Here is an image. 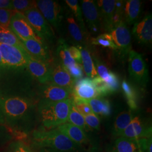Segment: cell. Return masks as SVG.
<instances>
[{
    "label": "cell",
    "mask_w": 152,
    "mask_h": 152,
    "mask_svg": "<svg viewBox=\"0 0 152 152\" xmlns=\"http://www.w3.org/2000/svg\"><path fill=\"white\" fill-rule=\"evenodd\" d=\"M92 81L100 97H103L112 94L108 86L99 76H96V77L93 78Z\"/></svg>",
    "instance_id": "35"
},
{
    "label": "cell",
    "mask_w": 152,
    "mask_h": 152,
    "mask_svg": "<svg viewBox=\"0 0 152 152\" xmlns=\"http://www.w3.org/2000/svg\"><path fill=\"white\" fill-rule=\"evenodd\" d=\"M41 94V100L49 102H60L71 99L73 92L65 88L48 84L42 87Z\"/></svg>",
    "instance_id": "20"
},
{
    "label": "cell",
    "mask_w": 152,
    "mask_h": 152,
    "mask_svg": "<svg viewBox=\"0 0 152 152\" xmlns=\"http://www.w3.org/2000/svg\"><path fill=\"white\" fill-rule=\"evenodd\" d=\"M11 1L12 10L21 13L37 7L36 1H34L12 0Z\"/></svg>",
    "instance_id": "33"
},
{
    "label": "cell",
    "mask_w": 152,
    "mask_h": 152,
    "mask_svg": "<svg viewBox=\"0 0 152 152\" xmlns=\"http://www.w3.org/2000/svg\"><path fill=\"white\" fill-rule=\"evenodd\" d=\"M33 107L32 101L28 98L0 96V110L5 122L14 127L27 118Z\"/></svg>",
    "instance_id": "3"
},
{
    "label": "cell",
    "mask_w": 152,
    "mask_h": 152,
    "mask_svg": "<svg viewBox=\"0 0 152 152\" xmlns=\"http://www.w3.org/2000/svg\"><path fill=\"white\" fill-rule=\"evenodd\" d=\"M85 123L88 129H92L99 130L100 129V121L99 116L92 113L83 116Z\"/></svg>",
    "instance_id": "37"
},
{
    "label": "cell",
    "mask_w": 152,
    "mask_h": 152,
    "mask_svg": "<svg viewBox=\"0 0 152 152\" xmlns=\"http://www.w3.org/2000/svg\"><path fill=\"white\" fill-rule=\"evenodd\" d=\"M23 14L39 38L42 41L53 39L54 33L52 28L37 7L27 10Z\"/></svg>",
    "instance_id": "4"
},
{
    "label": "cell",
    "mask_w": 152,
    "mask_h": 152,
    "mask_svg": "<svg viewBox=\"0 0 152 152\" xmlns=\"http://www.w3.org/2000/svg\"><path fill=\"white\" fill-rule=\"evenodd\" d=\"M73 96L88 101L100 97L92 79L83 78L76 81L73 89Z\"/></svg>",
    "instance_id": "15"
},
{
    "label": "cell",
    "mask_w": 152,
    "mask_h": 152,
    "mask_svg": "<svg viewBox=\"0 0 152 152\" xmlns=\"http://www.w3.org/2000/svg\"><path fill=\"white\" fill-rule=\"evenodd\" d=\"M68 50L69 51L71 57L76 63L82 65L81 54L79 49L75 46H69Z\"/></svg>",
    "instance_id": "40"
},
{
    "label": "cell",
    "mask_w": 152,
    "mask_h": 152,
    "mask_svg": "<svg viewBox=\"0 0 152 152\" xmlns=\"http://www.w3.org/2000/svg\"><path fill=\"white\" fill-rule=\"evenodd\" d=\"M9 28L20 40L40 39L36 35L23 14L20 12L15 11L12 16Z\"/></svg>",
    "instance_id": "8"
},
{
    "label": "cell",
    "mask_w": 152,
    "mask_h": 152,
    "mask_svg": "<svg viewBox=\"0 0 152 152\" xmlns=\"http://www.w3.org/2000/svg\"><path fill=\"white\" fill-rule=\"evenodd\" d=\"M67 26L69 34L76 42L81 44H85V39L84 38L83 31L76 22L75 19L72 15L66 16Z\"/></svg>",
    "instance_id": "28"
},
{
    "label": "cell",
    "mask_w": 152,
    "mask_h": 152,
    "mask_svg": "<svg viewBox=\"0 0 152 152\" xmlns=\"http://www.w3.org/2000/svg\"><path fill=\"white\" fill-rule=\"evenodd\" d=\"M92 112L97 115L108 117L112 113L111 105L108 100L103 97H98L86 101Z\"/></svg>",
    "instance_id": "23"
},
{
    "label": "cell",
    "mask_w": 152,
    "mask_h": 152,
    "mask_svg": "<svg viewBox=\"0 0 152 152\" xmlns=\"http://www.w3.org/2000/svg\"><path fill=\"white\" fill-rule=\"evenodd\" d=\"M49 82L52 85L70 90L73 92L76 80L70 75L68 71L61 64H58L51 68Z\"/></svg>",
    "instance_id": "17"
},
{
    "label": "cell",
    "mask_w": 152,
    "mask_h": 152,
    "mask_svg": "<svg viewBox=\"0 0 152 152\" xmlns=\"http://www.w3.org/2000/svg\"><path fill=\"white\" fill-rule=\"evenodd\" d=\"M116 2L115 0H99L96 4L100 16L101 25L108 32L114 27L113 18Z\"/></svg>",
    "instance_id": "13"
},
{
    "label": "cell",
    "mask_w": 152,
    "mask_h": 152,
    "mask_svg": "<svg viewBox=\"0 0 152 152\" xmlns=\"http://www.w3.org/2000/svg\"><path fill=\"white\" fill-rule=\"evenodd\" d=\"M91 44L95 45H99L104 48H108L113 50H117V48L115 45L112 38L109 33H104L98 36L91 40Z\"/></svg>",
    "instance_id": "31"
},
{
    "label": "cell",
    "mask_w": 152,
    "mask_h": 152,
    "mask_svg": "<svg viewBox=\"0 0 152 152\" xmlns=\"http://www.w3.org/2000/svg\"><path fill=\"white\" fill-rule=\"evenodd\" d=\"M150 138L134 140L120 137L115 141V152H146Z\"/></svg>",
    "instance_id": "18"
},
{
    "label": "cell",
    "mask_w": 152,
    "mask_h": 152,
    "mask_svg": "<svg viewBox=\"0 0 152 152\" xmlns=\"http://www.w3.org/2000/svg\"><path fill=\"white\" fill-rule=\"evenodd\" d=\"M0 9L12 10L11 1L0 0Z\"/></svg>",
    "instance_id": "41"
},
{
    "label": "cell",
    "mask_w": 152,
    "mask_h": 152,
    "mask_svg": "<svg viewBox=\"0 0 152 152\" xmlns=\"http://www.w3.org/2000/svg\"><path fill=\"white\" fill-rule=\"evenodd\" d=\"M132 34L140 44L150 45L152 43V16L149 14L139 22H136L132 28Z\"/></svg>",
    "instance_id": "11"
},
{
    "label": "cell",
    "mask_w": 152,
    "mask_h": 152,
    "mask_svg": "<svg viewBox=\"0 0 152 152\" xmlns=\"http://www.w3.org/2000/svg\"><path fill=\"white\" fill-rule=\"evenodd\" d=\"M72 78L75 80H78L82 78L83 75V70L81 64L77 63L76 65L72 67L69 70H68Z\"/></svg>",
    "instance_id": "39"
},
{
    "label": "cell",
    "mask_w": 152,
    "mask_h": 152,
    "mask_svg": "<svg viewBox=\"0 0 152 152\" xmlns=\"http://www.w3.org/2000/svg\"><path fill=\"white\" fill-rule=\"evenodd\" d=\"M0 44L23 48L22 42L9 28L0 26Z\"/></svg>",
    "instance_id": "29"
},
{
    "label": "cell",
    "mask_w": 152,
    "mask_h": 152,
    "mask_svg": "<svg viewBox=\"0 0 152 152\" xmlns=\"http://www.w3.org/2000/svg\"><path fill=\"white\" fill-rule=\"evenodd\" d=\"M129 72L134 81L141 86H146L149 81L147 64L142 55L134 50L129 53Z\"/></svg>",
    "instance_id": "6"
},
{
    "label": "cell",
    "mask_w": 152,
    "mask_h": 152,
    "mask_svg": "<svg viewBox=\"0 0 152 152\" xmlns=\"http://www.w3.org/2000/svg\"><path fill=\"white\" fill-rule=\"evenodd\" d=\"M81 54L82 64L83 70L88 78L93 79L96 76L98 73L96 70L94 61L88 50L82 46H78Z\"/></svg>",
    "instance_id": "25"
},
{
    "label": "cell",
    "mask_w": 152,
    "mask_h": 152,
    "mask_svg": "<svg viewBox=\"0 0 152 152\" xmlns=\"http://www.w3.org/2000/svg\"><path fill=\"white\" fill-rule=\"evenodd\" d=\"M4 68L27 67L28 53L24 48L0 44Z\"/></svg>",
    "instance_id": "5"
},
{
    "label": "cell",
    "mask_w": 152,
    "mask_h": 152,
    "mask_svg": "<svg viewBox=\"0 0 152 152\" xmlns=\"http://www.w3.org/2000/svg\"><path fill=\"white\" fill-rule=\"evenodd\" d=\"M125 2V20L130 24H135L140 16L142 3L139 0H128Z\"/></svg>",
    "instance_id": "22"
},
{
    "label": "cell",
    "mask_w": 152,
    "mask_h": 152,
    "mask_svg": "<svg viewBox=\"0 0 152 152\" xmlns=\"http://www.w3.org/2000/svg\"><path fill=\"white\" fill-rule=\"evenodd\" d=\"M98 76L108 86L112 94L117 92L120 88V81L118 76L109 70L100 60L94 58V61Z\"/></svg>",
    "instance_id": "19"
},
{
    "label": "cell",
    "mask_w": 152,
    "mask_h": 152,
    "mask_svg": "<svg viewBox=\"0 0 152 152\" xmlns=\"http://www.w3.org/2000/svg\"><path fill=\"white\" fill-rule=\"evenodd\" d=\"M81 2L82 12L88 27L92 32H98L102 25L100 16L96 3L91 0H83Z\"/></svg>",
    "instance_id": "16"
},
{
    "label": "cell",
    "mask_w": 152,
    "mask_h": 152,
    "mask_svg": "<svg viewBox=\"0 0 152 152\" xmlns=\"http://www.w3.org/2000/svg\"><path fill=\"white\" fill-rule=\"evenodd\" d=\"M72 98L60 102L41 100L38 111L42 125L47 129H53L66 123L71 110Z\"/></svg>",
    "instance_id": "2"
},
{
    "label": "cell",
    "mask_w": 152,
    "mask_h": 152,
    "mask_svg": "<svg viewBox=\"0 0 152 152\" xmlns=\"http://www.w3.org/2000/svg\"><path fill=\"white\" fill-rule=\"evenodd\" d=\"M27 68L30 73L41 83L48 82L51 72L49 63L36 59L28 54Z\"/></svg>",
    "instance_id": "14"
},
{
    "label": "cell",
    "mask_w": 152,
    "mask_h": 152,
    "mask_svg": "<svg viewBox=\"0 0 152 152\" xmlns=\"http://www.w3.org/2000/svg\"><path fill=\"white\" fill-rule=\"evenodd\" d=\"M7 152H33L27 144L22 141H14L9 147Z\"/></svg>",
    "instance_id": "38"
},
{
    "label": "cell",
    "mask_w": 152,
    "mask_h": 152,
    "mask_svg": "<svg viewBox=\"0 0 152 152\" xmlns=\"http://www.w3.org/2000/svg\"><path fill=\"white\" fill-rule=\"evenodd\" d=\"M122 88L131 110H135L138 107V96L136 90L126 80L122 83Z\"/></svg>",
    "instance_id": "27"
},
{
    "label": "cell",
    "mask_w": 152,
    "mask_h": 152,
    "mask_svg": "<svg viewBox=\"0 0 152 152\" xmlns=\"http://www.w3.org/2000/svg\"><path fill=\"white\" fill-rule=\"evenodd\" d=\"M2 68H4V66H3V63H2V55H1V53L0 51V69Z\"/></svg>",
    "instance_id": "45"
},
{
    "label": "cell",
    "mask_w": 152,
    "mask_h": 152,
    "mask_svg": "<svg viewBox=\"0 0 152 152\" xmlns=\"http://www.w3.org/2000/svg\"><path fill=\"white\" fill-rule=\"evenodd\" d=\"M65 2L72 11L77 21L79 23V26L82 31H85V26L82 18L81 8L79 5L78 1L77 0H65Z\"/></svg>",
    "instance_id": "32"
},
{
    "label": "cell",
    "mask_w": 152,
    "mask_h": 152,
    "mask_svg": "<svg viewBox=\"0 0 152 152\" xmlns=\"http://www.w3.org/2000/svg\"><path fill=\"white\" fill-rule=\"evenodd\" d=\"M117 50L122 54H129L131 50V34L124 20L114 26L109 33Z\"/></svg>",
    "instance_id": "7"
},
{
    "label": "cell",
    "mask_w": 152,
    "mask_h": 152,
    "mask_svg": "<svg viewBox=\"0 0 152 152\" xmlns=\"http://www.w3.org/2000/svg\"><path fill=\"white\" fill-rule=\"evenodd\" d=\"M5 122L4 116H3V115H2L1 110H0V124H4Z\"/></svg>",
    "instance_id": "44"
},
{
    "label": "cell",
    "mask_w": 152,
    "mask_h": 152,
    "mask_svg": "<svg viewBox=\"0 0 152 152\" xmlns=\"http://www.w3.org/2000/svg\"><path fill=\"white\" fill-rule=\"evenodd\" d=\"M38 150V152H58L53 151L50 149H37Z\"/></svg>",
    "instance_id": "43"
},
{
    "label": "cell",
    "mask_w": 152,
    "mask_h": 152,
    "mask_svg": "<svg viewBox=\"0 0 152 152\" xmlns=\"http://www.w3.org/2000/svg\"><path fill=\"white\" fill-rule=\"evenodd\" d=\"M56 128L72 141L81 147L87 145L90 143L86 132L75 125L66 122Z\"/></svg>",
    "instance_id": "21"
},
{
    "label": "cell",
    "mask_w": 152,
    "mask_h": 152,
    "mask_svg": "<svg viewBox=\"0 0 152 152\" xmlns=\"http://www.w3.org/2000/svg\"><path fill=\"white\" fill-rule=\"evenodd\" d=\"M32 144L36 149H47L58 152H82V147L76 144L57 128L38 129L32 133Z\"/></svg>",
    "instance_id": "1"
},
{
    "label": "cell",
    "mask_w": 152,
    "mask_h": 152,
    "mask_svg": "<svg viewBox=\"0 0 152 152\" xmlns=\"http://www.w3.org/2000/svg\"><path fill=\"white\" fill-rule=\"evenodd\" d=\"M67 121L72 125H75L80 128L85 132H86V131L88 129L85 123L83 116L77 111L73 103H72L71 110Z\"/></svg>",
    "instance_id": "30"
},
{
    "label": "cell",
    "mask_w": 152,
    "mask_h": 152,
    "mask_svg": "<svg viewBox=\"0 0 152 152\" xmlns=\"http://www.w3.org/2000/svg\"><path fill=\"white\" fill-rule=\"evenodd\" d=\"M37 7L46 21L55 28L60 27L62 15L61 8L59 3L51 0L36 1Z\"/></svg>",
    "instance_id": "9"
},
{
    "label": "cell",
    "mask_w": 152,
    "mask_h": 152,
    "mask_svg": "<svg viewBox=\"0 0 152 152\" xmlns=\"http://www.w3.org/2000/svg\"><path fill=\"white\" fill-rule=\"evenodd\" d=\"M152 137H151L149 139L148 141V146H147V151L146 152H152Z\"/></svg>",
    "instance_id": "42"
},
{
    "label": "cell",
    "mask_w": 152,
    "mask_h": 152,
    "mask_svg": "<svg viewBox=\"0 0 152 152\" xmlns=\"http://www.w3.org/2000/svg\"><path fill=\"white\" fill-rule=\"evenodd\" d=\"M72 103L77 111L83 115H86L88 114H91L92 109L89 104L87 103L86 101L80 99L78 98L72 96Z\"/></svg>",
    "instance_id": "34"
},
{
    "label": "cell",
    "mask_w": 152,
    "mask_h": 152,
    "mask_svg": "<svg viewBox=\"0 0 152 152\" xmlns=\"http://www.w3.org/2000/svg\"><path fill=\"white\" fill-rule=\"evenodd\" d=\"M120 137L139 140L152 137V127L145 125L139 116L134 117Z\"/></svg>",
    "instance_id": "10"
},
{
    "label": "cell",
    "mask_w": 152,
    "mask_h": 152,
    "mask_svg": "<svg viewBox=\"0 0 152 152\" xmlns=\"http://www.w3.org/2000/svg\"><path fill=\"white\" fill-rule=\"evenodd\" d=\"M69 46L65 41L61 39L57 48V54L60 58L61 64L68 71L72 67L76 65L77 63L71 57L68 50Z\"/></svg>",
    "instance_id": "26"
},
{
    "label": "cell",
    "mask_w": 152,
    "mask_h": 152,
    "mask_svg": "<svg viewBox=\"0 0 152 152\" xmlns=\"http://www.w3.org/2000/svg\"><path fill=\"white\" fill-rule=\"evenodd\" d=\"M23 48L33 58L49 63L50 59L49 50L42 39H28L20 40Z\"/></svg>",
    "instance_id": "12"
},
{
    "label": "cell",
    "mask_w": 152,
    "mask_h": 152,
    "mask_svg": "<svg viewBox=\"0 0 152 152\" xmlns=\"http://www.w3.org/2000/svg\"><path fill=\"white\" fill-rule=\"evenodd\" d=\"M15 12V10L0 9V26L5 28H9L11 18Z\"/></svg>",
    "instance_id": "36"
},
{
    "label": "cell",
    "mask_w": 152,
    "mask_h": 152,
    "mask_svg": "<svg viewBox=\"0 0 152 152\" xmlns=\"http://www.w3.org/2000/svg\"><path fill=\"white\" fill-rule=\"evenodd\" d=\"M134 118L132 111L125 110L118 114L114 121L113 127V134L116 136H120L125 129L130 124Z\"/></svg>",
    "instance_id": "24"
}]
</instances>
